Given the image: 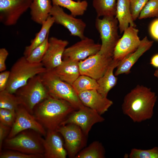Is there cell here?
<instances>
[{
    "label": "cell",
    "mask_w": 158,
    "mask_h": 158,
    "mask_svg": "<svg viewBox=\"0 0 158 158\" xmlns=\"http://www.w3.org/2000/svg\"><path fill=\"white\" fill-rule=\"evenodd\" d=\"M54 70L60 79L71 85L80 75L79 61L68 59H63Z\"/></svg>",
    "instance_id": "20"
},
{
    "label": "cell",
    "mask_w": 158,
    "mask_h": 158,
    "mask_svg": "<svg viewBox=\"0 0 158 158\" xmlns=\"http://www.w3.org/2000/svg\"><path fill=\"white\" fill-rule=\"evenodd\" d=\"M156 93L150 88L137 85L124 97L122 105L123 113L134 122L150 119L157 101Z\"/></svg>",
    "instance_id": "1"
},
{
    "label": "cell",
    "mask_w": 158,
    "mask_h": 158,
    "mask_svg": "<svg viewBox=\"0 0 158 158\" xmlns=\"http://www.w3.org/2000/svg\"><path fill=\"white\" fill-rule=\"evenodd\" d=\"M129 157L130 158H158V147L147 150L134 148L131 150Z\"/></svg>",
    "instance_id": "32"
},
{
    "label": "cell",
    "mask_w": 158,
    "mask_h": 158,
    "mask_svg": "<svg viewBox=\"0 0 158 158\" xmlns=\"http://www.w3.org/2000/svg\"><path fill=\"white\" fill-rule=\"evenodd\" d=\"M138 32L135 27L130 25L124 30L114 48V59L120 61L137 49L141 42Z\"/></svg>",
    "instance_id": "14"
},
{
    "label": "cell",
    "mask_w": 158,
    "mask_h": 158,
    "mask_svg": "<svg viewBox=\"0 0 158 158\" xmlns=\"http://www.w3.org/2000/svg\"><path fill=\"white\" fill-rule=\"evenodd\" d=\"M57 131L63 137L64 146L70 158H75L84 145V135L76 125L69 124L61 126Z\"/></svg>",
    "instance_id": "10"
},
{
    "label": "cell",
    "mask_w": 158,
    "mask_h": 158,
    "mask_svg": "<svg viewBox=\"0 0 158 158\" xmlns=\"http://www.w3.org/2000/svg\"><path fill=\"white\" fill-rule=\"evenodd\" d=\"M46 70L42 63H32L25 56L21 57L13 64L11 69L6 90L10 93L14 94L30 78Z\"/></svg>",
    "instance_id": "4"
},
{
    "label": "cell",
    "mask_w": 158,
    "mask_h": 158,
    "mask_svg": "<svg viewBox=\"0 0 158 158\" xmlns=\"http://www.w3.org/2000/svg\"><path fill=\"white\" fill-rule=\"evenodd\" d=\"M154 76L158 78V69L156 70L154 73Z\"/></svg>",
    "instance_id": "41"
},
{
    "label": "cell",
    "mask_w": 158,
    "mask_h": 158,
    "mask_svg": "<svg viewBox=\"0 0 158 158\" xmlns=\"http://www.w3.org/2000/svg\"><path fill=\"white\" fill-rule=\"evenodd\" d=\"M115 17L118 20L121 33L130 25L135 27L131 14L129 0H117Z\"/></svg>",
    "instance_id": "23"
},
{
    "label": "cell",
    "mask_w": 158,
    "mask_h": 158,
    "mask_svg": "<svg viewBox=\"0 0 158 158\" xmlns=\"http://www.w3.org/2000/svg\"><path fill=\"white\" fill-rule=\"evenodd\" d=\"M19 105L14 94L6 90L0 92V108L16 111Z\"/></svg>",
    "instance_id": "29"
},
{
    "label": "cell",
    "mask_w": 158,
    "mask_h": 158,
    "mask_svg": "<svg viewBox=\"0 0 158 158\" xmlns=\"http://www.w3.org/2000/svg\"><path fill=\"white\" fill-rule=\"evenodd\" d=\"M52 5H56L66 8L69 10L74 16L83 15L88 6L87 1L73 0H51Z\"/></svg>",
    "instance_id": "25"
},
{
    "label": "cell",
    "mask_w": 158,
    "mask_h": 158,
    "mask_svg": "<svg viewBox=\"0 0 158 158\" xmlns=\"http://www.w3.org/2000/svg\"><path fill=\"white\" fill-rule=\"evenodd\" d=\"M150 63L154 67L158 68V54L154 55L152 58Z\"/></svg>",
    "instance_id": "40"
},
{
    "label": "cell",
    "mask_w": 158,
    "mask_h": 158,
    "mask_svg": "<svg viewBox=\"0 0 158 158\" xmlns=\"http://www.w3.org/2000/svg\"><path fill=\"white\" fill-rule=\"evenodd\" d=\"M117 0H93L97 17L115 16Z\"/></svg>",
    "instance_id": "26"
},
{
    "label": "cell",
    "mask_w": 158,
    "mask_h": 158,
    "mask_svg": "<svg viewBox=\"0 0 158 158\" xmlns=\"http://www.w3.org/2000/svg\"><path fill=\"white\" fill-rule=\"evenodd\" d=\"M83 104L97 111L101 115L107 111L113 102L98 92L96 90L83 92L78 94Z\"/></svg>",
    "instance_id": "18"
},
{
    "label": "cell",
    "mask_w": 158,
    "mask_h": 158,
    "mask_svg": "<svg viewBox=\"0 0 158 158\" xmlns=\"http://www.w3.org/2000/svg\"><path fill=\"white\" fill-rule=\"evenodd\" d=\"M50 15L54 18V23L67 28L71 35L81 40L85 37L84 34L86 25L81 19L66 13L62 7L56 5H52Z\"/></svg>",
    "instance_id": "11"
},
{
    "label": "cell",
    "mask_w": 158,
    "mask_h": 158,
    "mask_svg": "<svg viewBox=\"0 0 158 158\" xmlns=\"http://www.w3.org/2000/svg\"><path fill=\"white\" fill-rule=\"evenodd\" d=\"M158 17V0H149L141 11L138 19Z\"/></svg>",
    "instance_id": "31"
},
{
    "label": "cell",
    "mask_w": 158,
    "mask_h": 158,
    "mask_svg": "<svg viewBox=\"0 0 158 158\" xmlns=\"http://www.w3.org/2000/svg\"><path fill=\"white\" fill-rule=\"evenodd\" d=\"M41 135L32 129L25 130L13 137L6 139L3 146L8 150L25 154L44 155V139Z\"/></svg>",
    "instance_id": "5"
},
{
    "label": "cell",
    "mask_w": 158,
    "mask_h": 158,
    "mask_svg": "<svg viewBox=\"0 0 158 158\" xmlns=\"http://www.w3.org/2000/svg\"><path fill=\"white\" fill-rule=\"evenodd\" d=\"M101 47V44L95 43L93 39L85 37L80 41L66 48L63 54L62 59L79 61L97 54Z\"/></svg>",
    "instance_id": "15"
},
{
    "label": "cell",
    "mask_w": 158,
    "mask_h": 158,
    "mask_svg": "<svg viewBox=\"0 0 158 158\" xmlns=\"http://www.w3.org/2000/svg\"><path fill=\"white\" fill-rule=\"evenodd\" d=\"M154 42L149 40L147 37L141 40V43L137 49L119 61L114 73L115 76L121 74H128L130 69L138 59L152 47Z\"/></svg>",
    "instance_id": "19"
},
{
    "label": "cell",
    "mask_w": 158,
    "mask_h": 158,
    "mask_svg": "<svg viewBox=\"0 0 158 158\" xmlns=\"http://www.w3.org/2000/svg\"><path fill=\"white\" fill-rule=\"evenodd\" d=\"M16 118V111L0 108V123L11 128Z\"/></svg>",
    "instance_id": "34"
},
{
    "label": "cell",
    "mask_w": 158,
    "mask_h": 158,
    "mask_svg": "<svg viewBox=\"0 0 158 158\" xmlns=\"http://www.w3.org/2000/svg\"><path fill=\"white\" fill-rule=\"evenodd\" d=\"M11 127L0 122V151H1L4 141L9 134Z\"/></svg>",
    "instance_id": "36"
},
{
    "label": "cell",
    "mask_w": 158,
    "mask_h": 158,
    "mask_svg": "<svg viewBox=\"0 0 158 158\" xmlns=\"http://www.w3.org/2000/svg\"><path fill=\"white\" fill-rule=\"evenodd\" d=\"M75 108L68 102L49 96L34 108L33 115L47 130L57 131Z\"/></svg>",
    "instance_id": "2"
},
{
    "label": "cell",
    "mask_w": 158,
    "mask_h": 158,
    "mask_svg": "<svg viewBox=\"0 0 158 158\" xmlns=\"http://www.w3.org/2000/svg\"><path fill=\"white\" fill-rule=\"evenodd\" d=\"M105 150L102 144L95 141L78 153L75 158H104L105 157Z\"/></svg>",
    "instance_id": "27"
},
{
    "label": "cell",
    "mask_w": 158,
    "mask_h": 158,
    "mask_svg": "<svg viewBox=\"0 0 158 158\" xmlns=\"http://www.w3.org/2000/svg\"><path fill=\"white\" fill-rule=\"evenodd\" d=\"M8 55V51L5 48L0 49V72L6 70V61Z\"/></svg>",
    "instance_id": "38"
},
{
    "label": "cell",
    "mask_w": 158,
    "mask_h": 158,
    "mask_svg": "<svg viewBox=\"0 0 158 158\" xmlns=\"http://www.w3.org/2000/svg\"><path fill=\"white\" fill-rule=\"evenodd\" d=\"M43 154H29L15 150H8L0 152V158H42Z\"/></svg>",
    "instance_id": "33"
},
{
    "label": "cell",
    "mask_w": 158,
    "mask_h": 158,
    "mask_svg": "<svg viewBox=\"0 0 158 158\" xmlns=\"http://www.w3.org/2000/svg\"><path fill=\"white\" fill-rule=\"evenodd\" d=\"M59 133L57 131L47 130L44 142V157H66L67 152Z\"/></svg>",
    "instance_id": "17"
},
{
    "label": "cell",
    "mask_w": 158,
    "mask_h": 158,
    "mask_svg": "<svg viewBox=\"0 0 158 158\" xmlns=\"http://www.w3.org/2000/svg\"><path fill=\"white\" fill-rule=\"evenodd\" d=\"M40 75L50 96L68 102L76 110L84 105L72 85L60 79L54 69L47 70Z\"/></svg>",
    "instance_id": "3"
},
{
    "label": "cell",
    "mask_w": 158,
    "mask_h": 158,
    "mask_svg": "<svg viewBox=\"0 0 158 158\" xmlns=\"http://www.w3.org/2000/svg\"><path fill=\"white\" fill-rule=\"evenodd\" d=\"M16 118L7 138H11L20 132L32 129L45 137L47 131L44 128L22 105H19L16 111Z\"/></svg>",
    "instance_id": "13"
},
{
    "label": "cell",
    "mask_w": 158,
    "mask_h": 158,
    "mask_svg": "<svg viewBox=\"0 0 158 158\" xmlns=\"http://www.w3.org/2000/svg\"><path fill=\"white\" fill-rule=\"evenodd\" d=\"M10 71H5L0 73V92L6 90L10 76Z\"/></svg>",
    "instance_id": "37"
},
{
    "label": "cell",
    "mask_w": 158,
    "mask_h": 158,
    "mask_svg": "<svg viewBox=\"0 0 158 158\" xmlns=\"http://www.w3.org/2000/svg\"><path fill=\"white\" fill-rule=\"evenodd\" d=\"M32 0H0V22L4 25H16L30 8Z\"/></svg>",
    "instance_id": "9"
},
{
    "label": "cell",
    "mask_w": 158,
    "mask_h": 158,
    "mask_svg": "<svg viewBox=\"0 0 158 158\" xmlns=\"http://www.w3.org/2000/svg\"><path fill=\"white\" fill-rule=\"evenodd\" d=\"M118 23L115 16L97 17L95 27L99 33L102 43L97 53L112 57L114 48L120 36L118 34Z\"/></svg>",
    "instance_id": "7"
},
{
    "label": "cell",
    "mask_w": 158,
    "mask_h": 158,
    "mask_svg": "<svg viewBox=\"0 0 158 158\" xmlns=\"http://www.w3.org/2000/svg\"><path fill=\"white\" fill-rule=\"evenodd\" d=\"M77 93L87 90H96L98 88L97 80L88 76L80 75L72 85Z\"/></svg>",
    "instance_id": "28"
},
{
    "label": "cell",
    "mask_w": 158,
    "mask_h": 158,
    "mask_svg": "<svg viewBox=\"0 0 158 158\" xmlns=\"http://www.w3.org/2000/svg\"><path fill=\"white\" fill-rule=\"evenodd\" d=\"M105 120L97 111L84 105L71 114L61 124V126L73 124L79 126L85 136L88 135L92 126Z\"/></svg>",
    "instance_id": "8"
},
{
    "label": "cell",
    "mask_w": 158,
    "mask_h": 158,
    "mask_svg": "<svg viewBox=\"0 0 158 158\" xmlns=\"http://www.w3.org/2000/svg\"><path fill=\"white\" fill-rule=\"evenodd\" d=\"M149 0H129L131 14L134 21L138 18L140 13Z\"/></svg>",
    "instance_id": "35"
},
{
    "label": "cell",
    "mask_w": 158,
    "mask_h": 158,
    "mask_svg": "<svg viewBox=\"0 0 158 158\" xmlns=\"http://www.w3.org/2000/svg\"><path fill=\"white\" fill-rule=\"evenodd\" d=\"M19 105L33 115L35 107L50 96L42 82L40 74L30 78L14 94Z\"/></svg>",
    "instance_id": "6"
},
{
    "label": "cell",
    "mask_w": 158,
    "mask_h": 158,
    "mask_svg": "<svg viewBox=\"0 0 158 158\" xmlns=\"http://www.w3.org/2000/svg\"><path fill=\"white\" fill-rule=\"evenodd\" d=\"M119 61L113 60L104 74L97 80L98 92L104 97H107L109 92L116 84L118 78L114 74V69L118 66Z\"/></svg>",
    "instance_id": "22"
},
{
    "label": "cell",
    "mask_w": 158,
    "mask_h": 158,
    "mask_svg": "<svg viewBox=\"0 0 158 158\" xmlns=\"http://www.w3.org/2000/svg\"><path fill=\"white\" fill-rule=\"evenodd\" d=\"M69 42L55 37L49 39V45L41 63L47 70H53L62 61L63 52Z\"/></svg>",
    "instance_id": "16"
},
{
    "label": "cell",
    "mask_w": 158,
    "mask_h": 158,
    "mask_svg": "<svg viewBox=\"0 0 158 158\" xmlns=\"http://www.w3.org/2000/svg\"><path fill=\"white\" fill-rule=\"evenodd\" d=\"M54 23V18L50 16L42 25L40 31L36 34L35 38L31 40L30 44L25 47L23 52V56L26 57H28L34 49L44 42Z\"/></svg>",
    "instance_id": "24"
},
{
    "label": "cell",
    "mask_w": 158,
    "mask_h": 158,
    "mask_svg": "<svg viewBox=\"0 0 158 158\" xmlns=\"http://www.w3.org/2000/svg\"><path fill=\"white\" fill-rule=\"evenodd\" d=\"M150 31L153 37L158 40V19L155 20L152 23Z\"/></svg>",
    "instance_id": "39"
},
{
    "label": "cell",
    "mask_w": 158,
    "mask_h": 158,
    "mask_svg": "<svg viewBox=\"0 0 158 158\" xmlns=\"http://www.w3.org/2000/svg\"><path fill=\"white\" fill-rule=\"evenodd\" d=\"M51 0H32L30 8L32 20L42 25L50 16Z\"/></svg>",
    "instance_id": "21"
},
{
    "label": "cell",
    "mask_w": 158,
    "mask_h": 158,
    "mask_svg": "<svg viewBox=\"0 0 158 158\" xmlns=\"http://www.w3.org/2000/svg\"><path fill=\"white\" fill-rule=\"evenodd\" d=\"M49 35L44 42L34 49L27 57L30 62L33 63H41L43 58L47 50L49 45Z\"/></svg>",
    "instance_id": "30"
},
{
    "label": "cell",
    "mask_w": 158,
    "mask_h": 158,
    "mask_svg": "<svg viewBox=\"0 0 158 158\" xmlns=\"http://www.w3.org/2000/svg\"><path fill=\"white\" fill-rule=\"evenodd\" d=\"M113 57L98 53L79 61L80 75L89 76L96 80L105 73Z\"/></svg>",
    "instance_id": "12"
}]
</instances>
